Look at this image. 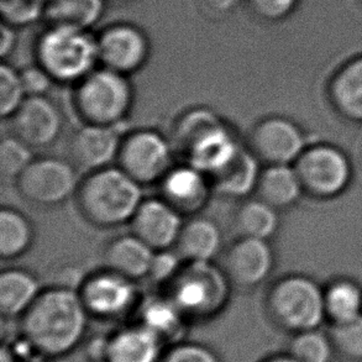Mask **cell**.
Masks as SVG:
<instances>
[{
    "label": "cell",
    "instance_id": "cell-1",
    "mask_svg": "<svg viewBox=\"0 0 362 362\" xmlns=\"http://www.w3.org/2000/svg\"><path fill=\"white\" fill-rule=\"evenodd\" d=\"M89 320L77 289L52 286L42 289L19 319L20 335L41 358H64L82 343Z\"/></svg>",
    "mask_w": 362,
    "mask_h": 362
},
{
    "label": "cell",
    "instance_id": "cell-2",
    "mask_svg": "<svg viewBox=\"0 0 362 362\" xmlns=\"http://www.w3.org/2000/svg\"><path fill=\"white\" fill-rule=\"evenodd\" d=\"M170 139L175 151L209 177L226 166L244 146L233 127L208 108L191 109L180 115Z\"/></svg>",
    "mask_w": 362,
    "mask_h": 362
},
{
    "label": "cell",
    "instance_id": "cell-3",
    "mask_svg": "<svg viewBox=\"0 0 362 362\" xmlns=\"http://www.w3.org/2000/svg\"><path fill=\"white\" fill-rule=\"evenodd\" d=\"M74 201L89 226L114 229L132 221L144 201L142 186L113 165L87 172L79 181Z\"/></svg>",
    "mask_w": 362,
    "mask_h": 362
},
{
    "label": "cell",
    "instance_id": "cell-4",
    "mask_svg": "<svg viewBox=\"0 0 362 362\" xmlns=\"http://www.w3.org/2000/svg\"><path fill=\"white\" fill-rule=\"evenodd\" d=\"M35 56L54 83L76 86L99 64L98 40L89 30L49 25L37 40Z\"/></svg>",
    "mask_w": 362,
    "mask_h": 362
},
{
    "label": "cell",
    "instance_id": "cell-5",
    "mask_svg": "<svg viewBox=\"0 0 362 362\" xmlns=\"http://www.w3.org/2000/svg\"><path fill=\"white\" fill-rule=\"evenodd\" d=\"M166 288L167 297L189 323L218 317L226 308L234 289L216 261L183 262Z\"/></svg>",
    "mask_w": 362,
    "mask_h": 362
},
{
    "label": "cell",
    "instance_id": "cell-6",
    "mask_svg": "<svg viewBox=\"0 0 362 362\" xmlns=\"http://www.w3.org/2000/svg\"><path fill=\"white\" fill-rule=\"evenodd\" d=\"M134 103L135 90L129 77L104 67L76 84L72 94V107L82 124L122 127Z\"/></svg>",
    "mask_w": 362,
    "mask_h": 362
},
{
    "label": "cell",
    "instance_id": "cell-7",
    "mask_svg": "<svg viewBox=\"0 0 362 362\" xmlns=\"http://www.w3.org/2000/svg\"><path fill=\"white\" fill-rule=\"evenodd\" d=\"M264 310L269 320L284 332L297 334L318 329L327 319L324 289L307 276H284L269 286Z\"/></svg>",
    "mask_w": 362,
    "mask_h": 362
},
{
    "label": "cell",
    "instance_id": "cell-8",
    "mask_svg": "<svg viewBox=\"0 0 362 362\" xmlns=\"http://www.w3.org/2000/svg\"><path fill=\"white\" fill-rule=\"evenodd\" d=\"M175 152L170 136L153 129H136L124 134L115 165L140 186H153L175 166Z\"/></svg>",
    "mask_w": 362,
    "mask_h": 362
},
{
    "label": "cell",
    "instance_id": "cell-9",
    "mask_svg": "<svg viewBox=\"0 0 362 362\" xmlns=\"http://www.w3.org/2000/svg\"><path fill=\"white\" fill-rule=\"evenodd\" d=\"M81 178L71 160L35 157L15 182L19 196L30 206L54 208L74 198Z\"/></svg>",
    "mask_w": 362,
    "mask_h": 362
},
{
    "label": "cell",
    "instance_id": "cell-10",
    "mask_svg": "<svg viewBox=\"0 0 362 362\" xmlns=\"http://www.w3.org/2000/svg\"><path fill=\"white\" fill-rule=\"evenodd\" d=\"M139 282L103 267L87 274L79 284V297L90 319L118 322L141 303Z\"/></svg>",
    "mask_w": 362,
    "mask_h": 362
},
{
    "label": "cell",
    "instance_id": "cell-11",
    "mask_svg": "<svg viewBox=\"0 0 362 362\" xmlns=\"http://www.w3.org/2000/svg\"><path fill=\"white\" fill-rule=\"evenodd\" d=\"M304 193L329 199L348 189L353 178V166L348 155L339 147L327 144L312 145L294 163Z\"/></svg>",
    "mask_w": 362,
    "mask_h": 362
},
{
    "label": "cell",
    "instance_id": "cell-12",
    "mask_svg": "<svg viewBox=\"0 0 362 362\" xmlns=\"http://www.w3.org/2000/svg\"><path fill=\"white\" fill-rule=\"evenodd\" d=\"M246 146L264 166L294 165L308 148L307 137L298 124L279 115L255 122Z\"/></svg>",
    "mask_w": 362,
    "mask_h": 362
},
{
    "label": "cell",
    "instance_id": "cell-13",
    "mask_svg": "<svg viewBox=\"0 0 362 362\" xmlns=\"http://www.w3.org/2000/svg\"><path fill=\"white\" fill-rule=\"evenodd\" d=\"M221 264L233 288L252 291L271 277L276 255L269 241L236 238L228 246Z\"/></svg>",
    "mask_w": 362,
    "mask_h": 362
},
{
    "label": "cell",
    "instance_id": "cell-14",
    "mask_svg": "<svg viewBox=\"0 0 362 362\" xmlns=\"http://www.w3.org/2000/svg\"><path fill=\"white\" fill-rule=\"evenodd\" d=\"M8 120L10 134L33 150L52 146L64 129L62 110L47 95L28 97Z\"/></svg>",
    "mask_w": 362,
    "mask_h": 362
},
{
    "label": "cell",
    "instance_id": "cell-15",
    "mask_svg": "<svg viewBox=\"0 0 362 362\" xmlns=\"http://www.w3.org/2000/svg\"><path fill=\"white\" fill-rule=\"evenodd\" d=\"M97 40L99 64L127 77L141 71L150 59V40L135 25H112Z\"/></svg>",
    "mask_w": 362,
    "mask_h": 362
},
{
    "label": "cell",
    "instance_id": "cell-16",
    "mask_svg": "<svg viewBox=\"0 0 362 362\" xmlns=\"http://www.w3.org/2000/svg\"><path fill=\"white\" fill-rule=\"evenodd\" d=\"M157 187L158 197L185 218L199 216L214 194L211 177L188 162L172 167Z\"/></svg>",
    "mask_w": 362,
    "mask_h": 362
},
{
    "label": "cell",
    "instance_id": "cell-17",
    "mask_svg": "<svg viewBox=\"0 0 362 362\" xmlns=\"http://www.w3.org/2000/svg\"><path fill=\"white\" fill-rule=\"evenodd\" d=\"M122 136V127L82 124L69 139L71 161L86 172L113 166L117 163Z\"/></svg>",
    "mask_w": 362,
    "mask_h": 362
},
{
    "label": "cell",
    "instance_id": "cell-18",
    "mask_svg": "<svg viewBox=\"0 0 362 362\" xmlns=\"http://www.w3.org/2000/svg\"><path fill=\"white\" fill-rule=\"evenodd\" d=\"M185 219L161 197L144 198L129 226L130 233L153 251H163L175 249Z\"/></svg>",
    "mask_w": 362,
    "mask_h": 362
},
{
    "label": "cell",
    "instance_id": "cell-19",
    "mask_svg": "<svg viewBox=\"0 0 362 362\" xmlns=\"http://www.w3.org/2000/svg\"><path fill=\"white\" fill-rule=\"evenodd\" d=\"M166 348L150 329L134 323L109 335L103 358L105 362H160Z\"/></svg>",
    "mask_w": 362,
    "mask_h": 362
},
{
    "label": "cell",
    "instance_id": "cell-20",
    "mask_svg": "<svg viewBox=\"0 0 362 362\" xmlns=\"http://www.w3.org/2000/svg\"><path fill=\"white\" fill-rule=\"evenodd\" d=\"M223 241L219 224L199 214L185 219L175 250L185 262H209L221 254Z\"/></svg>",
    "mask_w": 362,
    "mask_h": 362
},
{
    "label": "cell",
    "instance_id": "cell-21",
    "mask_svg": "<svg viewBox=\"0 0 362 362\" xmlns=\"http://www.w3.org/2000/svg\"><path fill=\"white\" fill-rule=\"evenodd\" d=\"M261 165L257 157L244 144L238 155L211 177L214 194L239 202L250 198L256 192L262 171Z\"/></svg>",
    "mask_w": 362,
    "mask_h": 362
},
{
    "label": "cell",
    "instance_id": "cell-22",
    "mask_svg": "<svg viewBox=\"0 0 362 362\" xmlns=\"http://www.w3.org/2000/svg\"><path fill=\"white\" fill-rule=\"evenodd\" d=\"M155 252L132 233L115 236L104 247V267L140 282L148 277Z\"/></svg>",
    "mask_w": 362,
    "mask_h": 362
},
{
    "label": "cell",
    "instance_id": "cell-23",
    "mask_svg": "<svg viewBox=\"0 0 362 362\" xmlns=\"http://www.w3.org/2000/svg\"><path fill=\"white\" fill-rule=\"evenodd\" d=\"M329 98L341 117L362 124V54L346 61L334 74Z\"/></svg>",
    "mask_w": 362,
    "mask_h": 362
},
{
    "label": "cell",
    "instance_id": "cell-24",
    "mask_svg": "<svg viewBox=\"0 0 362 362\" xmlns=\"http://www.w3.org/2000/svg\"><path fill=\"white\" fill-rule=\"evenodd\" d=\"M42 289L40 279L29 269H3L0 274V312L3 318H21Z\"/></svg>",
    "mask_w": 362,
    "mask_h": 362
},
{
    "label": "cell",
    "instance_id": "cell-25",
    "mask_svg": "<svg viewBox=\"0 0 362 362\" xmlns=\"http://www.w3.org/2000/svg\"><path fill=\"white\" fill-rule=\"evenodd\" d=\"M255 194L281 211L296 206L304 189L294 165H271L262 167Z\"/></svg>",
    "mask_w": 362,
    "mask_h": 362
},
{
    "label": "cell",
    "instance_id": "cell-26",
    "mask_svg": "<svg viewBox=\"0 0 362 362\" xmlns=\"http://www.w3.org/2000/svg\"><path fill=\"white\" fill-rule=\"evenodd\" d=\"M139 322L150 329L152 333L161 339L166 346L183 340V329L189 323L185 315L172 303L166 294L162 297L142 299L137 308Z\"/></svg>",
    "mask_w": 362,
    "mask_h": 362
},
{
    "label": "cell",
    "instance_id": "cell-27",
    "mask_svg": "<svg viewBox=\"0 0 362 362\" xmlns=\"http://www.w3.org/2000/svg\"><path fill=\"white\" fill-rule=\"evenodd\" d=\"M233 226L238 238L271 241L279 233V211L257 197H250L236 208Z\"/></svg>",
    "mask_w": 362,
    "mask_h": 362
},
{
    "label": "cell",
    "instance_id": "cell-28",
    "mask_svg": "<svg viewBox=\"0 0 362 362\" xmlns=\"http://www.w3.org/2000/svg\"><path fill=\"white\" fill-rule=\"evenodd\" d=\"M35 243L34 224L29 216L13 206L0 211V257L14 261L28 254Z\"/></svg>",
    "mask_w": 362,
    "mask_h": 362
},
{
    "label": "cell",
    "instance_id": "cell-29",
    "mask_svg": "<svg viewBox=\"0 0 362 362\" xmlns=\"http://www.w3.org/2000/svg\"><path fill=\"white\" fill-rule=\"evenodd\" d=\"M105 0H47L45 19L49 25L89 30L103 15Z\"/></svg>",
    "mask_w": 362,
    "mask_h": 362
},
{
    "label": "cell",
    "instance_id": "cell-30",
    "mask_svg": "<svg viewBox=\"0 0 362 362\" xmlns=\"http://www.w3.org/2000/svg\"><path fill=\"white\" fill-rule=\"evenodd\" d=\"M327 319L344 323L362 315V288L351 279H337L324 289Z\"/></svg>",
    "mask_w": 362,
    "mask_h": 362
},
{
    "label": "cell",
    "instance_id": "cell-31",
    "mask_svg": "<svg viewBox=\"0 0 362 362\" xmlns=\"http://www.w3.org/2000/svg\"><path fill=\"white\" fill-rule=\"evenodd\" d=\"M287 353L298 362H332L335 355L329 334L318 329L293 334Z\"/></svg>",
    "mask_w": 362,
    "mask_h": 362
},
{
    "label": "cell",
    "instance_id": "cell-32",
    "mask_svg": "<svg viewBox=\"0 0 362 362\" xmlns=\"http://www.w3.org/2000/svg\"><path fill=\"white\" fill-rule=\"evenodd\" d=\"M33 148L14 135L3 137L0 142V175L3 180L16 182L29 167L35 156Z\"/></svg>",
    "mask_w": 362,
    "mask_h": 362
},
{
    "label": "cell",
    "instance_id": "cell-33",
    "mask_svg": "<svg viewBox=\"0 0 362 362\" xmlns=\"http://www.w3.org/2000/svg\"><path fill=\"white\" fill-rule=\"evenodd\" d=\"M329 338L339 358L349 362H362V315L344 323L333 324Z\"/></svg>",
    "mask_w": 362,
    "mask_h": 362
},
{
    "label": "cell",
    "instance_id": "cell-34",
    "mask_svg": "<svg viewBox=\"0 0 362 362\" xmlns=\"http://www.w3.org/2000/svg\"><path fill=\"white\" fill-rule=\"evenodd\" d=\"M26 98L19 71L4 62L0 67V117L10 119Z\"/></svg>",
    "mask_w": 362,
    "mask_h": 362
},
{
    "label": "cell",
    "instance_id": "cell-35",
    "mask_svg": "<svg viewBox=\"0 0 362 362\" xmlns=\"http://www.w3.org/2000/svg\"><path fill=\"white\" fill-rule=\"evenodd\" d=\"M47 0H0L1 20L14 28L26 26L45 18Z\"/></svg>",
    "mask_w": 362,
    "mask_h": 362
},
{
    "label": "cell",
    "instance_id": "cell-36",
    "mask_svg": "<svg viewBox=\"0 0 362 362\" xmlns=\"http://www.w3.org/2000/svg\"><path fill=\"white\" fill-rule=\"evenodd\" d=\"M160 362H223L221 356L206 344L181 340L167 346Z\"/></svg>",
    "mask_w": 362,
    "mask_h": 362
},
{
    "label": "cell",
    "instance_id": "cell-37",
    "mask_svg": "<svg viewBox=\"0 0 362 362\" xmlns=\"http://www.w3.org/2000/svg\"><path fill=\"white\" fill-rule=\"evenodd\" d=\"M183 262L185 261L180 257L175 249L156 251L147 279H150L153 284L166 287L178 274Z\"/></svg>",
    "mask_w": 362,
    "mask_h": 362
},
{
    "label": "cell",
    "instance_id": "cell-38",
    "mask_svg": "<svg viewBox=\"0 0 362 362\" xmlns=\"http://www.w3.org/2000/svg\"><path fill=\"white\" fill-rule=\"evenodd\" d=\"M299 0H247L250 10L259 19L267 23H279L293 13Z\"/></svg>",
    "mask_w": 362,
    "mask_h": 362
},
{
    "label": "cell",
    "instance_id": "cell-39",
    "mask_svg": "<svg viewBox=\"0 0 362 362\" xmlns=\"http://www.w3.org/2000/svg\"><path fill=\"white\" fill-rule=\"evenodd\" d=\"M19 72L26 97L47 95L52 86L56 84L49 74L37 64L21 69Z\"/></svg>",
    "mask_w": 362,
    "mask_h": 362
},
{
    "label": "cell",
    "instance_id": "cell-40",
    "mask_svg": "<svg viewBox=\"0 0 362 362\" xmlns=\"http://www.w3.org/2000/svg\"><path fill=\"white\" fill-rule=\"evenodd\" d=\"M239 0H199L201 10L211 18H223L235 9Z\"/></svg>",
    "mask_w": 362,
    "mask_h": 362
},
{
    "label": "cell",
    "instance_id": "cell-41",
    "mask_svg": "<svg viewBox=\"0 0 362 362\" xmlns=\"http://www.w3.org/2000/svg\"><path fill=\"white\" fill-rule=\"evenodd\" d=\"M16 46V34H15V28L11 25L6 24L1 21L0 26V56L1 59H5L13 54V51Z\"/></svg>",
    "mask_w": 362,
    "mask_h": 362
},
{
    "label": "cell",
    "instance_id": "cell-42",
    "mask_svg": "<svg viewBox=\"0 0 362 362\" xmlns=\"http://www.w3.org/2000/svg\"><path fill=\"white\" fill-rule=\"evenodd\" d=\"M259 362H298L297 360H294L288 353L279 354V355H272L269 358H264Z\"/></svg>",
    "mask_w": 362,
    "mask_h": 362
},
{
    "label": "cell",
    "instance_id": "cell-43",
    "mask_svg": "<svg viewBox=\"0 0 362 362\" xmlns=\"http://www.w3.org/2000/svg\"><path fill=\"white\" fill-rule=\"evenodd\" d=\"M1 362H15L11 350L6 348V346H3V349H1Z\"/></svg>",
    "mask_w": 362,
    "mask_h": 362
},
{
    "label": "cell",
    "instance_id": "cell-44",
    "mask_svg": "<svg viewBox=\"0 0 362 362\" xmlns=\"http://www.w3.org/2000/svg\"><path fill=\"white\" fill-rule=\"evenodd\" d=\"M114 1H127V0H114Z\"/></svg>",
    "mask_w": 362,
    "mask_h": 362
},
{
    "label": "cell",
    "instance_id": "cell-45",
    "mask_svg": "<svg viewBox=\"0 0 362 362\" xmlns=\"http://www.w3.org/2000/svg\"><path fill=\"white\" fill-rule=\"evenodd\" d=\"M358 3L362 5V0H358Z\"/></svg>",
    "mask_w": 362,
    "mask_h": 362
}]
</instances>
